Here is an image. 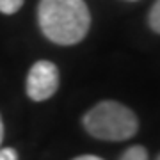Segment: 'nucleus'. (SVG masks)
I'll return each instance as SVG.
<instances>
[{
    "mask_svg": "<svg viewBox=\"0 0 160 160\" xmlns=\"http://www.w3.org/2000/svg\"><path fill=\"white\" fill-rule=\"evenodd\" d=\"M38 22L52 43L71 46L86 38L91 14L84 0H39Z\"/></svg>",
    "mask_w": 160,
    "mask_h": 160,
    "instance_id": "obj_1",
    "label": "nucleus"
},
{
    "mask_svg": "<svg viewBox=\"0 0 160 160\" xmlns=\"http://www.w3.org/2000/svg\"><path fill=\"white\" fill-rule=\"evenodd\" d=\"M86 130L102 141H126L137 133L139 121L133 110L112 100L94 105L82 119Z\"/></svg>",
    "mask_w": 160,
    "mask_h": 160,
    "instance_id": "obj_2",
    "label": "nucleus"
},
{
    "mask_svg": "<svg viewBox=\"0 0 160 160\" xmlns=\"http://www.w3.org/2000/svg\"><path fill=\"white\" fill-rule=\"evenodd\" d=\"M59 89V69L52 61H38L27 75V96L34 102H45Z\"/></svg>",
    "mask_w": 160,
    "mask_h": 160,
    "instance_id": "obj_3",
    "label": "nucleus"
},
{
    "mask_svg": "<svg viewBox=\"0 0 160 160\" xmlns=\"http://www.w3.org/2000/svg\"><path fill=\"white\" fill-rule=\"evenodd\" d=\"M119 160H148V151L144 146L141 144H135V146H130L125 153L121 155Z\"/></svg>",
    "mask_w": 160,
    "mask_h": 160,
    "instance_id": "obj_4",
    "label": "nucleus"
},
{
    "mask_svg": "<svg viewBox=\"0 0 160 160\" xmlns=\"http://www.w3.org/2000/svg\"><path fill=\"white\" fill-rule=\"evenodd\" d=\"M149 27H151V30L153 32H157V34H160V0H157L153 4V7H151V11H149Z\"/></svg>",
    "mask_w": 160,
    "mask_h": 160,
    "instance_id": "obj_5",
    "label": "nucleus"
},
{
    "mask_svg": "<svg viewBox=\"0 0 160 160\" xmlns=\"http://www.w3.org/2000/svg\"><path fill=\"white\" fill-rule=\"evenodd\" d=\"M22 6H23V0H0V12L14 14L16 11H20Z\"/></svg>",
    "mask_w": 160,
    "mask_h": 160,
    "instance_id": "obj_6",
    "label": "nucleus"
},
{
    "mask_svg": "<svg viewBox=\"0 0 160 160\" xmlns=\"http://www.w3.org/2000/svg\"><path fill=\"white\" fill-rule=\"evenodd\" d=\"M0 160H18V153L12 148H0Z\"/></svg>",
    "mask_w": 160,
    "mask_h": 160,
    "instance_id": "obj_7",
    "label": "nucleus"
},
{
    "mask_svg": "<svg viewBox=\"0 0 160 160\" xmlns=\"http://www.w3.org/2000/svg\"><path fill=\"white\" fill-rule=\"evenodd\" d=\"M73 160H103V158L94 157V155H82V157H77V158H73Z\"/></svg>",
    "mask_w": 160,
    "mask_h": 160,
    "instance_id": "obj_8",
    "label": "nucleus"
},
{
    "mask_svg": "<svg viewBox=\"0 0 160 160\" xmlns=\"http://www.w3.org/2000/svg\"><path fill=\"white\" fill-rule=\"evenodd\" d=\"M4 141V123H2V118H0V144Z\"/></svg>",
    "mask_w": 160,
    "mask_h": 160,
    "instance_id": "obj_9",
    "label": "nucleus"
},
{
    "mask_svg": "<svg viewBox=\"0 0 160 160\" xmlns=\"http://www.w3.org/2000/svg\"><path fill=\"white\" fill-rule=\"evenodd\" d=\"M157 160H160V155H158V158H157Z\"/></svg>",
    "mask_w": 160,
    "mask_h": 160,
    "instance_id": "obj_10",
    "label": "nucleus"
}]
</instances>
